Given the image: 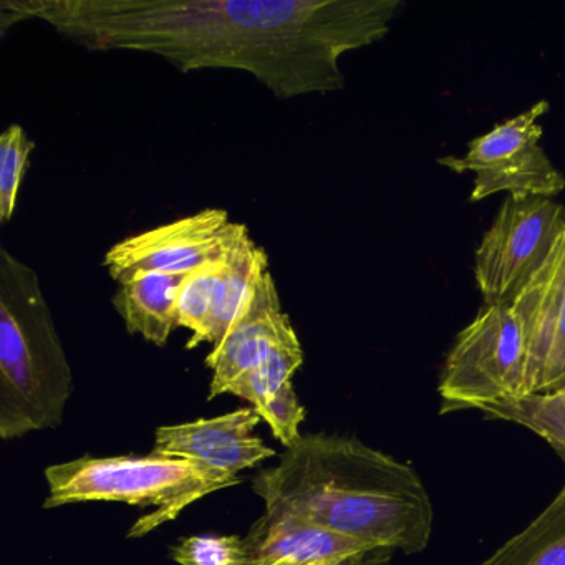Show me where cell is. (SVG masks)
<instances>
[{
    "mask_svg": "<svg viewBox=\"0 0 565 565\" xmlns=\"http://www.w3.org/2000/svg\"><path fill=\"white\" fill-rule=\"evenodd\" d=\"M402 0H2V35L42 21L94 52L157 55L183 72L241 71L274 97L332 94L347 52L385 38Z\"/></svg>",
    "mask_w": 565,
    "mask_h": 565,
    "instance_id": "obj_1",
    "label": "cell"
},
{
    "mask_svg": "<svg viewBox=\"0 0 565 565\" xmlns=\"http://www.w3.org/2000/svg\"><path fill=\"white\" fill-rule=\"evenodd\" d=\"M253 489L266 511L289 512L392 552L418 554L433 534V502L405 462L335 435L300 436Z\"/></svg>",
    "mask_w": 565,
    "mask_h": 565,
    "instance_id": "obj_2",
    "label": "cell"
},
{
    "mask_svg": "<svg viewBox=\"0 0 565 565\" xmlns=\"http://www.w3.org/2000/svg\"><path fill=\"white\" fill-rule=\"evenodd\" d=\"M72 370L38 273L0 247V436L57 428Z\"/></svg>",
    "mask_w": 565,
    "mask_h": 565,
    "instance_id": "obj_3",
    "label": "cell"
},
{
    "mask_svg": "<svg viewBox=\"0 0 565 565\" xmlns=\"http://www.w3.org/2000/svg\"><path fill=\"white\" fill-rule=\"evenodd\" d=\"M45 478L49 482L45 509L88 501L154 505L158 511L143 515L131 527L130 537H141L174 521L198 499L241 482L237 476L217 471L203 462L157 452L111 458L85 456L51 466Z\"/></svg>",
    "mask_w": 565,
    "mask_h": 565,
    "instance_id": "obj_4",
    "label": "cell"
},
{
    "mask_svg": "<svg viewBox=\"0 0 565 565\" xmlns=\"http://www.w3.org/2000/svg\"><path fill=\"white\" fill-rule=\"evenodd\" d=\"M439 413H458L525 396V345L509 306H482L456 335L443 363Z\"/></svg>",
    "mask_w": 565,
    "mask_h": 565,
    "instance_id": "obj_5",
    "label": "cell"
},
{
    "mask_svg": "<svg viewBox=\"0 0 565 565\" xmlns=\"http://www.w3.org/2000/svg\"><path fill=\"white\" fill-rule=\"evenodd\" d=\"M564 234L561 203L508 194L475 253L476 286L484 306H509Z\"/></svg>",
    "mask_w": 565,
    "mask_h": 565,
    "instance_id": "obj_6",
    "label": "cell"
},
{
    "mask_svg": "<svg viewBox=\"0 0 565 565\" xmlns=\"http://www.w3.org/2000/svg\"><path fill=\"white\" fill-rule=\"evenodd\" d=\"M548 108V102H537L524 114L469 141L465 157L439 158L438 163L455 173L476 174L471 203L502 191L515 196H557L565 190V177L541 147L539 118Z\"/></svg>",
    "mask_w": 565,
    "mask_h": 565,
    "instance_id": "obj_7",
    "label": "cell"
},
{
    "mask_svg": "<svg viewBox=\"0 0 565 565\" xmlns=\"http://www.w3.org/2000/svg\"><path fill=\"white\" fill-rule=\"evenodd\" d=\"M224 210H203L115 244L104 267L118 284L140 274L180 273L220 259L246 233Z\"/></svg>",
    "mask_w": 565,
    "mask_h": 565,
    "instance_id": "obj_8",
    "label": "cell"
},
{
    "mask_svg": "<svg viewBox=\"0 0 565 565\" xmlns=\"http://www.w3.org/2000/svg\"><path fill=\"white\" fill-rule=\"evenodd\" d=\"M525 345V395L565 390V234L511 303Z\"/></svg>",
    "mask_w": 565,
    "mask_h": 565,
    "instance_id": "obj_9",
    "label": "cell"
},
{
    "mask_svg": "<svg viewBox=\"0 0 565 565\" xmlns=\"http://www.w3.org/2000/svg\"><path fill=\"white\" fill-rule=\"evenodd\" d=\"M246 544L254 562L287 561L300 565H382L393 552L340 534L306 518L280 511L266 514L250 527Z\"/></svg>",
    "mask_w": 565,
    "mask_h": 565,
    "instance_id": "obj_10",
    "label": "cell"
},
{
    "mask_svg": "<svg viewBox=\"0 0 565 565\" xmlns=\"http://www.w3.org/2000/svg\"><path fill=\"white\" fill-rule=\"evenodd\" d=\"M260 419L256 408H243L217 418L161 426L157 429L153 452L193 459L237 476L243 469L276 456L254 433Z\"/></svg>",
    "mask_w": 565,
    "mask_h": 565,
    "instance_id": "obj_11",
    "label": "cell"
},
{
    "mask_svg": "<svg viewBox=\"0 0 565 565\" xmlns=\"http://www.w3.org/2000/svg\"><path fill=\"white\" fill-rule=\"evenodd\" d=\"M294 333L296 330L282 310L276 284L267 270L257 280L233 329L207 355V369L213 370L210 399L227 393V388L257 365L273 347Z\"/></svg>",
    "mask_w": 565,
    "mask_h": 565,
    "instance_id": "obj_12",
    "label": "cell"
},
{
    "mask_svg": "<svg viewBox=\"0 0 565 565\" xmlns=\"http://www.w3.org/2000/svg\"><path fill=\"white\" fill-rule=\"evenodd\" d=\"M191 270L140 274L120 284L114 296V307L131 335L143 337L157 347L167 345L171 332L180 327L178 299Z\"/></svg>",
    "mask_w": 565,
    "mask_h": 565,
    "instance_id": "obj_13",
    "label": "cell"
},
{
    "mask_svg": "<svg viewBox=\"0 0 565 565\" xmlns=\"http://www.w3.org/2000/svg\"><path fill=\"white\" fill-rule=\"evenodd\" d=\"M269 270V257L263 247L254 243L249 231L233 244L226 256V269L217 290L213 316L207 323L203 343L216 349L224 337L233 329L239 313L243 312L249 297L253 296L257 280Z\"/></svg>",
    "mask_w": 565,
    "mask_h": 565,
    "instance_id": "obj_14",
    "label": "cell"
},
{
    "mask_svg": "<svg viewBox=\"0 0 565 565\" xmlns=\"http://www.w3.org/2000/svg\"><path fill=\"white\" fill-rule=\"evenodd\" d=\"M479 565H565V484L527 527Z\"/></svg>",
    "mask_w": 565,
    "mask_h": 565,
    "instance_id": "obj_15",
    "label": "cell"
},
{
    "mask_svg": "<svg viewBox=\"0 0 565 565\" xmlns=\"http://www.w3.org/2000/svg\"><path fill=\"white\" fill-rule=\"evenodd\" d=\"M488 419L514 423L544 439L565 462V390L525 395L481 409Z\"/></svg>",
    "mask_w": 565,
    "mask_h": 565,
    "instance_id": "obj_16",
    "label": "cell"
},
{
    "mask_svg": "<svg viewBox=\"0 0 565 565\" xmlns=\"http://www.w3.org/2000/svg\"><path fill=\"white\" fill-rule=\"evenodd\" d=\"M302 362V347L294 333L273 347L257 365L227 388V393L246 399L260 412L287 382H292L294 373Z\"/></svg>",
    "mask_w": 565,
    "mask_h": 565,
    "instance_id": "obj_17",
    "label": "cell"
},
{
    "mask_svg": "<svg viewBox=\"0 0 565 565\" xmlns=\"http://www.w3.org/2000/svg\"><path fill=\"white\" fill-rule=\"evenodd\" d=\"M233 247V246H231ZM226 256L204 263L188 274L178 299V326L190 330L191 339L188 349L203 343L207 323L213 316L217 290L226 269Z\"/></svg>",
    "mask_w": 565,
    "mask_h": 565,
    "instance_id": "obj_18",
    "label": "cell"
},
{
    "mask_svg": "<svg viewBox=\"0 0 565 565\" xmlns=\"http://www.w3.org/2000/svg\"><path fill=\"white\" fill-rule=\"evenodd\" d=\"M35 143L21 125L0 135V223L8 224L18 210L19 190L31 163Z\"/></svg>",
    "mask_w": 565,
    "mask_h": 565,
    "instance_id": "obj_19",
    "label": "cell"
},
{
    "mask_svg": "<svg viewBox=\"0 0 565 565\" xmlns=\"http://www.w3.org/2000/svg\"><path fill=\"white\" fill-rule=\"evenodd\" d=\"M180 565H253L246 539L237 535H193L173 548Z\"/></svg>",
    "mask_w": 565,
    "mask_h": 565,
    "instance_id": "obj_20",
    "label": "cell"
},
{
    "mask_svg": "<svg viewBox=\"0 0 565 565\" xmlns=\"http://www.w3.org/2000/svg\"><path fill=\"white\" fill-rule=\"evenodd\" d=\"M264 422L273 429L274 436L290 448L300 439L299 426L306 419V409L297 399L292 382H287L260 412Z\"/></svg>",
    "mask_w": 565,
    "mask_h": 565,
    "instance_id": "obj_21",
    "label": "cell"
},
{
    "mask_svg": "<svg viewBox=\"0 0 565 565\" xmlns=\"http://www.w3.org/2000/svg\"><path fill=\"white\" fill-rule=\"evenodd\" d=\"M253 565H300V564H292V562H287V561H277V562L259 561V562H254Z\"/></svg>",
    "mask_w": 565,
    "mask_h": 565,
    "instance_id": "obj_22",
    "label": "cell"
}]
</instances>
